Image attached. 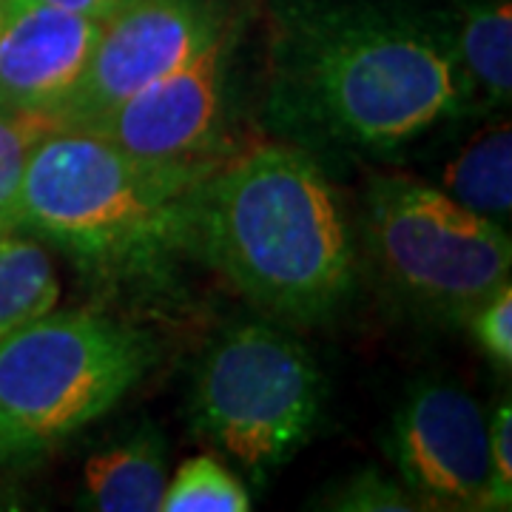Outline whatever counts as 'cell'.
Returning <instances> with one entry per match:
<instances>
[{"label":"cell","instance_id":"obj_1","mask_svg":"<svg viewBox=\"0 0 512 512\" xmlns=\"http://www.w3.org/2000/svg\"><path fill=\"white\" fill-rule=\"evenodd\" d=\"M262 117L313 157H396L478 114L439 6L271 0Z\"/></svg>","mask_w":512,"mask_h":512},{"label":"cell","instance_id":"obj_2","mask_svg":"<svg viewBox=\"0 0 512 512\" xmlns=\"http://www.w3.org/2000/svg\"><path fill=\"white\" fill-rule=\"evenodd\" d=\"M188 256L256 308L322 325L356 291V234L319 157L291 143L234 151L188 194Z\"/></svg>","mask_w":512,"mask_h":512},{"label":"cell","instance_id":"obj_3","mask_svg":"<svg viewBox=\"0 0 512 512\" xmlns=\"http://www.w3.org/2000/svg\"><path fill=\"white\" fill-rule=\"evenodd\" d=\"M202 174L137 160L83 128H52L26 165L18 231L97 279H157L188 256V194Z\"/></svg>","mask_w":512,"mask_h":512},{"label":"cell","instance_id":"obj_4","mask_svg":"<svg viewBox=\"0 0 512 512\" xmlns=\"http://www.w3.org/2000/svg\"><path fill=\"white\" fill-rule=\"evenodd\" d=\"M157 339L109 313L37 316L0 342V467L35 464L103 419L157 365Z\"/></svg>","mask_w":512,"mask_h":512},{"label":"cell","instance_id":"obj_5","mask_svg":"<svg viewBox=\"0 0 512 512\" xmlns=\"http://www.w3.org/2000/svg\"><path fill=\"white\" fill-rule=\"evenodd\" d=\"M359 228L384 288L430 322L464 325L510 282L507 225L478 217L433 183L373 174L362 194Z\"/></svg>","mask_w":512,"mask_h":512},{"label":"cell","instance_id":"obj_6","mask_svg":"<svg viewBox=\"0 0 512 512\" xmlns=\"http://www.w3.org/2000/svg\"><path fill=\"white\" fill-rule=\"evenodd\" d=\"M325 399L328 384L311 350L274 325L248 322L222 330L202 353L191 421L202 439L265 481L316 436Z\"/></svg>","mask_w":512,"mask_h":512},{"label":"cell","instance_id":"obj_7","mask_svg":"<svg viewBox=\"0 0 512 512\" xmlns=\"http://www.w3.org/2000/svg\"><path fill=\"white\" fill-rule=\"evenodd\" d=\"M242 26L237 18L177 72L131 94L83 131L146 163L211 171L234 154L231 131Z\"/></svg>","mask_w":512,"mask_h":512},{"label":"cell","instance_id":"obj_8","mask_svg":"<svg viewBox=\"0 0 512 512\" xmlns=\"http://www.w3.org/2000/svg\"><path fill=\"white\" fill-rule=\"evenodd\" d=\"M237 20L228 0H134L103 23L92 60L52 128H83L177 72Z\"/></svg>","mask_w":512,"mask_h":512},{"label":"cell","instance_id":"obj_9","mask_svg":"<svg viewBox=\"0 0 512 512\" xmlns=\"http://www.w3.org/2000/svg\"><path fill=\"white\" fill-rule=\"evenodd\" d=\"M384 453L421 510H490L487 416L464 387L413 384L387 424Z\"/></svg>","mask_w":512,"mask_h":512},{"label":"cell","instance_id":"obj_10","mask_svg":"<svg viewBox=\"0 0 512 512\" xmlns=\"http://www.w3.org/2000/svg\"><path fill=\"white\" fill-rule=\"evenodd\" d=\"M103 23L49 0H0V111L46 120L83 77Z\"/></svg>","mask_w":512,"mask_h":512},{"label":"cell","instance_id":"obj_11","mask_svg":"<svg viewBox=\"0 0 512 512\" xmlns=\"http://www.w3.org/2000/svg\"><path fill=\"white\" fill-rule=\"evenodd\" d=\"M439 12L478 117L507 109L512 97L510 0H450Z\"/></svg>","mask_w":512,"mask_h":512},{"label":"cell","instance_id":"obj_12","mask_svg":"<svg viewBox=\"0 0 512 512\" xmlns=\"http://www.w3.org/2000/svg\"><path fill=\"white\" fill-rule=\"evenodd\" d=\"M487 120V117H484ZM436 188L478 217L510 225L512 131L510 120L493 114L467 137L436 151Z\"/></svg>","mask_w":512,"mask_h":512},{"label":"cell","instance_id":"obj_13","mask_svg":"<svg viewBox=\"0 0 512 512\" xmlns=\"http://www.w3.org/2000/svg\"><path fill=\"white\" fill-rule=\"evenodd\" d=\"M168 484V447L157 427L143 424L97 450L83 467V507L100 512H157Z\"/></svg>","mask_w":512,"mask_h":512},{"label":"cell","instance_id":"obj_14","mask_svg":"<svg viewBox=\"0 0 512 512\" xmlns=\"http://www.w3.org/2000/svg\"><path fill=\"white\" fill-rule=\"evenodd\" d=\"M60 299L55 265L37 239L0 234V342Z\"/></svg>","mask_w":512,"mask_h":512},{"label":"cell","instance_id":"obj_15","mask_svg":"<svg viewBox=\"0 0 512 512\" xmlns=\"http://www.w3.org/2000/svg\"><path fill=\"white\" fill-rule=\"evenodd\" d=\"M251 507L245 484L214 456L185 461L165 484L160 501L163 512H248Z\"/></svg>","mask_w":512,"mask_h":512},{"label":"cell","instance_id":"obj_16","mask_svg":"<svg viewBox=\"0 0 512 512\" xmlns=\"http://www.w3.org/2000/svg\"><path fill=\"white\" fill-rule=\"evenodd\" d=\"M46 131H52L46 120L0 111V234L18 231L26 165Z\"/></svg>","mask_w":512,"mask_h":512},{"label":"cell","instance_id":"obj_17","mask_svg":"<svg viewBox=\"0 0 512 512\" xmlns=\"http://www.w3.org/2000/svg\"><path fill=\"white\" fill-rule=\"evenodd\" d=\"M313 507L342 512H407L421 510L419 501L407 493L399 478L387 476L379 467H362L336 478L316 495Z\"/></svg>","mask_w":512,"mask_h":512},{"label":"cell","instance_id":"obj_18","mask_svg":"<svg viewBox=\"0 0 512 512\" xmlns=\"http://www.w3.org/2000/svg\"><path fill=\"white\" fill-rule=\"evenodd\" d=\"M476 336L481 353L493 362L495 370L510 373L512 367V288L510 282L504 288L481 302L476 311L467 316V322Z\"/></svg>","mask_w":512,"mask_h":512},{"label":"cell","instance_id":"obj_19","mask_svg":"<svg viewBox=\"0 0 512 512\" xmlns=\"http://www.w3.org/2000/svg\"><path fill=\"white\" fill-rule=\"evenodd\" d=\"M487 444H490V510L512 507V407L510 399L495 404L487 419Z\"/></svg>","mask_w":512,"mask_h":512},{"label":"cell","instance_id":"obj_20","mask_svg":"<svg viewBox=\"0 0 512 512\" xmlns=\"http://www.w3.org/2000/svg\"><path fill=\"white\" fill-rule=\"evenodd\" d=\"M49 3H55L60 9H66V12H74V15L106 23L117 12H123L126 6H131L134 0H49Z\"/></svg>","mask_w":512,"mask_h":512}]
</instances>
